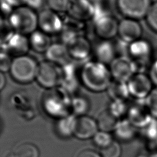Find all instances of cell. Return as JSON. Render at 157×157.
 <instances>
[{"instance_id": "obj_1", "label": "cell", "mask_w": 157, "mask_h": 157, "mask_svg": "<svg viewBox=\"0 0 157 157\" xmlns=\"http://www.w3.org/2000/svg\"><path fill=\"white\" fill-rule=\"evenodd\" d=\"M79 77L85 88L96 93L107 90L112 78L109 67L96 60L84 64Z\"/></svg>"}, {"instance_id": "obj_2", "label": "cell", "mask_w": 157, "mask_h": 157, "mask_svg": "<svg viewBox=\"0 0 157 157\" xmlns=\"http://www.w3.org/2000/svg\"><path fill=\"white\" fill-rule=\"evenodd\" d=\"M71 94L61 86L48 89L43 95L42 105L50 116L60 118L71 113Z\"/></svg>"}, {"instance_id": "obj_3", "label": "cell", "mask_w": 157, "mask_h": 157, "mask_svg": "<svg viewBox=\"0 0 157 157\" xmlns=\"http://www.w3.org/2000/svg\"><path fill=\"white\" fill-rule=\"evenodd\" d=\"M7 20L15 33L25 36L31 34L38 27V15L25 6L15 8Z\"/></svg>"}, {"instance_id": "obj_4", "label": "cell", "mask_w": 157, "mask_h": 157, "mask_svg": "<svg viewBox=\"0 0 157 157\" xmlns=\"http://www.w3.org/2000/svg\"><path fill=\"white\" fill-rule=\"evenodd\" d=\"M129 57L133 61L136 73H145L150 67L153 62L152 46L146 39H139L128 45Z\"/></svg>"}, {"instance_id": "obj_5", "label": "cell", "mask_w": 157, "mask_h": 157, "mask_svg": "<svg viewBox=\"0 0 157 157\" xmlns=\"http://www.w3.org/2000/svg\"><path fill=\"white\" fill-rule=\"evenodd\" d=\"M38 65L36 61L26 55L15 57L10 73L12 78L20 83H28L36 78Z\"/></svg>"}, {"instance_id": "obj_6", "label": "cell", "mask_w": 157, "mask_h": 157, "mask_svg": "<svg viewBox=\"0 0 157 157\" xmlns=\"http://www.w3.org/2000/svg\"><path fill=\"white\" fill-rule=\"evenodd\" d=\"M36 80L47 90L61 86L63 80L61 66L48 60L40 62L38 65Z\"/></svg>"}, {"instance_id": "obj_7", "label": "cell", "mask_w": 157, "mask_h": 157, "mask_svg": "<svg viewBox=\"0 0 157 157\" xmlns=\"http://www.w3.org/2000/svg\"><path fill=\"white\" fill-rule=\"evenodd\" d=\"M152 3L151 0H117L121 13L125 18L137 20L145 18Z\"/></svg>"}, {"instance_id": "obj_8", "label": "cell", "mask_w": 157, "mask_h": 157, "mask_svg": "<svg viewBox=\"0 0 157 157\" xmlns=\"http://www.w3.org/2000/svg\"><path fill=\"white\" fill-rule=\"evenodd\" d=\"M130 96L136 100H145L155 87L148 74L135 73L127 82Z\"/></svg>"}, {"instance_id": "obj_9", "label": "cell", "mask_w": 157, "mask_h": 157, "mask_svg": "<svg viewBox=\"0 0 157 157\" xmlns=\"http://www.w3.org/2000/svg\"><path fill=\"white\" fill-rule=\"evenodd\" d=\"M109 69L113 80L127 82L136 73L133 61L127 56H117L109 64Z\"/></svg>"}, {"instance_id": "obj_10", "label": "cell", "mask_w": 157, "mask_h": 157, "mask_svg": "<svg viewBox=\"0 0 157 157\" xmlns=\"http://www.w3.org/2000/svg\"><path fill=\"white\" fill-rule=\"evenodd\" d=\"M38 27L40 30L49 34H55L62 31L64 21L58 13L50 9L40 10L38 14Z\"/></svg>"}, {"instance_id": "obj_11", "label": "cell", "mask_w": 157, "mask_h": 157, "mask_svg": "<svg viewBox=\"0 0 157 157\" xmlns=\"http://www.w3.org/2000/svg\"><path fill=\"white\" fill-rule=\"evenodd\" d=\"M127 118L139 129L147 126L153 119L144 100H137L129 105Z\"/></svg>"}, {"instance_id": "obj_12", "label": "cell", "mask_w": 157, "mask_h": 157, "mask_svg": "<svg viewBox=\"0 0 157 157\" xmlns=\"http://www.w3.org/2000/svg\"><path fill=\"white\" fill-rule=\"evenodd\" d=\"M142 34V28L137 20L124 18L119 21L118 35L127 44L140 39Z\"/></svg>"}, {"instance_id": "obj_13", "label": "cell", "mask_w": 157, "mask_h": 157, "mask_svg": "<svg viewBox=\"0 0 157 157\" xmlns=\"http://www.w3.org/2000/svg\"><path fill=\"white\" fill-rule=\"evenodd\" d=\"M94 31L102 40H110L118 35L119 21L109 14L94 20Z\"/></svg>"}, {"instance_id": "obj_14", "label": "cell", "mask_w": 157, "mask_h": 157, "mask_svg": "<svg viewBox=\"0 0 157 157\" xmlns=\"http://www.w3.org/2000/svg\"><path fill=\"white\" fill-rule=\"evenodd\" d=\"M29 38L25 35L14 33L4 44H1V50L15 57L26 55L30 48Z\"/></svg>"}, {"instance_id": "obj_15", "label": "cell", "mask_w": 157, "mask_h": 157, "mask_svg": "<svg viewBox=\"0 0 157 157\" xmlns=\"http://www.w3.org/2000/svg\"><path fill=\"white\" fill-rule=\"evenodd\" d=\"M67 12L72 19L81 22L93 18L95 7L87 0H72Z\"/></svg>"}, {"instance_id": "obj_16", "label": "cell", "mask_w": 157, "mask_h": 157, "mask_svg": "<svg viewBox=\"0 0 157 157\" xmlns=\"http://www.w3.org/2000/svg\"><path fill=\"white\" fill-rule=\"evenodd\" d=\"M67 47L71 58L78 61L87 59L92 50L90 41L82 35L74 38Z\"/></svg>"}, {"instance_id": "obj_17", "label": "cell", "mask_w": 157, "mask_h": 157, "mask_svg": "<svg viewBox=\"0 0 157 157\" xmlns=\"http://www.w3.org/2000/svg\"><path fill=\"white\" fill-rule=\"evenodd\" d=\"M99 131L96 120L86 115L77 117L74 136L78 139L86 140L93 138Z\"/></svg>"}, {"instance_id": "obj_18", "label": "cell", "mask_w": 157, "mask_h": 157, "mask_svg": "<svg viewBox=\"0 0 157 157\" xmlns=\"http://www.w3.org/2000/svg\"><path fill=\"white\" fill-rule=\"evenodd\" d=\"M47 60L62 66L71 59L67 47L62 42L52 43L45 53Z\"/></svg>"}, {"instance_id": "obj_19", "label": "cell", "mask_w": 157, "mask_h": 157, "mask_svg": "<svg viewBox=\"0 0 157 157\" xmlns=\"http://www.w3.org/2000/svg\"><path fill=\"white\" fill-rule=\"evenodd\" d=\"M94 55L96 60L105 64H110L117 57L116 48L110 40H103L95 47Z\"/></svg>"}, {"instance_id": "obj_20", "label": "cell", "mask_w": 157, "mask_h": 157, "mask_svg": "<svg viewBox=\"0 0 157 157\" xmlns=\"http://www.w3.org/2000/svg\"><path fill=\"white\" fill-rule=\"evenodd\" d=\"M29 40L31 48L39 53H45L52 44L50 35L40 29L31 33Z\"/></svg>"}, {"instance_id": "obj_21", "label": "cell", "mask_w": 157, "mask_h": 157, "mask_svg": "<svg viewBox=\"0 0 157 157\" xmlns=\"http://www.w3.org/2000/svg\"><path fill=\"white\" fill-rule=\"evenodd\" d=\"M77 117L72 113L58 118L56 125V131L61 137L68 138L74 135Z\"/></svg>"}, {"instance_id": "obj_22", "label": "cell", "mask_w": 157, "mask_h": 157, "mask_svg": "<svg viewBox=\"0 0 157 157\" xmlns=\"http://www.w3.org/2000/svg\"><path fill=\"white\" fill-rule=\"evenodd\" d=\"M137 129L127 118L120 119L114 130L116 137L121 141L132 140L137 134Z\"/></svg>"}, {"instance_id": "obj_23", "label": "cell", "mask_w": 157, "mask_h": 157, "mask_svg": "<svg viewBox=\"0 0 157 157\" xmlns=\"http://www.w3.org/2000/svg\"><path fill=\"white\" fill-rule=\"evenodd\" d=\"M107 91L112 101H126L130 96L127 82L113 79L107 88Z\"/></svg>"}, {"instance_id": "obj_24", "label": "cell", "mask_w": 157, "mask_h": 157, "mask_svg": "<svg viewBox=\"0 0 157 157\" xmlns=\"http://www.w3.org/2000/svg\"><path fill=\"white\" fill-rule=\"evenodd\" d=\"M119 119L114 116L109 109L102 111L96 120L99 130L111 132L114 131L119 121Z\"/></svg>"}, {"instance_id": "obj_25", "label": "cell", "mask_w": 157, "mask_h": 157, "mask_svg": "<svg viewBox=\"0 0 157 157\" xmlns=\"http://www.w3.org/2000/svg\"><path fill=\"white\" fill-rule=\"evenodd\" d=\"M141 130L147 144V149L157 150V120L153 118L147 126Z\"/></svg>"}, {"instance_id": "obj_26", "label": "cell", "mask_w": 157, "mask_h": 157, "mask_svg": "<svg viewBox=\"0 0 157 157\" xmlns=\"http://www.w3.org/2000/svg\"><path fill=\"white\" fill-rule=\"evenodd\" d=\"M90 109L88 99L81 96H75L71 100V113L77 117L85 115Z\"/></svg>"}, {"instance_id": "obj_27", "label": "cell", "mask_w": 157, "mask_h": 157, "mask_svg": "<svg viewBox=\"0 0 157 157\" xmlns=\"http://www.w3.org/2000/svg\"><path fill=\"white\" fill-rule=\"evenodd\" d=\"M15 157H39L38 147L30 142H23L17 145L13 152Z\"/></svg>"}, {"instance_id": "obj_28", "label": "cell", "mask_w": 157, "mask_h": 157, "mask_svg": "<svg viewBox=\"0 0 157 157\" xmlns=\"http://www.w3.org/2000/svg\"><path fill=\"white\" fill-rule=\"evenodd\" d=\"M92 139L94 144L101 150L109 146L114 140L110 132L101 130H99Z\"/></svg>"}, {"instance_id": "obj_29", "label": "cell", "mask_w": 157, "mask_h": 157, "mask_svg": "<svg viewBox=\"0 0 157 157\" xmlns=\"http://www.w3.org/2000/svg\"><path fill=\"white\" fill-rule=\"evenodd\" d=\"M129 105L127 104L126 101H112L110 103L109 110V111L119 120L122 119L124 115H127Z\"/></svg>"}, {"instance_id": "obj_30", "label": "cell", "mask_w": 157, "mask_h": 157, "mask_svg": "<svg viewBox=\"0 0 157 157\" xmlns=\"http://www.w3.org/2000/svg\"><path fill=\"white\" fill-rule=\"evenodd\" d=\"M71 0H46L48 9L57 13L67 12Z\"/></svg>"}, {"instance_id": "obj_31", "label": "cell", "mask_w": 157, "mask_h": 157, "mask_svg": "<svg viewBox=\"0 0 157 157\" xmlns=\"http://www.w3.org/2000/svg\"><path fill=\"white\" fill-rule=\"evenodd\" d=\"M153 118L157 120V86H155L144 100Z\"/></svg>"}, {"instance_id": "obj_32", "label": "cell", "mask_w": 157, "mask_h": 157, "mask_svg": "<svg viewBox=\"0 0 157 157\" xmlns=\"http://www.w3.org/2000/svg\"><path fill=\"white\" fill-rule=\"evenodd\" d=\"M102 157H120L122 154V148L120 144L115 140L107 147L101 149Z\"/></svg>"}, {"instance_id": "obj_33", "label": "cell", "mask_w": 157, "mask_h": 157, "mask_svg": "<svg viewBox=\"0 0 157 157\" xmlns=\"http://www.w3.org/2000/svg\"><path fill=\"white\" fill-rule=\"evenodd\" d=\"M145 18L148 26L157 33V1L152 3Z\"/></svg>"}, {"instance_id": "obj_34", "label": "cell", "mask_w": 157, "mask_h": 157, "mask_svg": "<svg viewBox=\"0 0 157 157\" xmlns=\"http://www.w3.org/2000/svg\"><path fill=\"white\" fill-rule=\"evenodd\" d=\"M15 31L12 28L7 20H1V45L4 44L10 38Z\"/></svg>"}, {"instance_id": "obj_35", "label": "cell", "mask_w": 157, "mask_h": 157, "mask_svg": "<svg viewBox=\"0 0 157 157\" xmlns=\"http://www.w3.org/2000/svg\"><path fill=\"white\" fill-rule=\"evenodd\" d=\"M13 59L11 56L5 51H1L0 53V70L1 72L5 73L10 71Z\"/></svg>"}, {"instance_id": "obj_36", "label": "cell", "mask_w": 157, "mask_h": 157, "mask_svg": "<svg viewBox=\"0 0 157 157\" xmlns=\"http://www.w3.org/2000/svg\"><path fill=\"white\" fill-rule=\"evenodd\" d=\"M155 86H157V59L153 61L148 74Z\"/></svg>"}, {"instance_id": "obj_37", "label": "cell", "mask_w": 157, "mask_h": 157, "mask_svg": "<svg viewBox=\"0 0 157 157\" xmlns=\"http://www.w3.org/2000/svg\"><path fill=\"white\" fill-rule=\"evenodd\" d=\"M44 3V0H26L25 6L35 11L41 9Z\"/></svg>"}, {"instance_id": "obj_38", "label": "cell", "mask_w": 157, "mask_h": 157, "mask_svg": "<svg viewBox=\"0 0 157 157\" xmlns=\"http://www.w3.org/2000/svg\"><path fill=\"white\" fill-rule=\"evenodd\" d=\"M1 10L3 15L7 17V18L10 15V13L13 10L14 8L12 7L9 3H7L5 0H1Z\"/></svg>"}, {"instance_id": "obj_39", "label": "cell", "mask_w": 157, "mask_h": 157, "mask_svg": "<svg viewBox=\"0 0 157 157\" xmlns=\"http://www.w3.org/2000/svg\"><path fill=\"white\" fill-rule=\"evenodd\" d=\"M77 157H102V156L101 153H99L94 150L86 149L81 151Z\"/></svg>"}, {"instance_id": "obj_40", "label": "cell", "mask_w": 157, "mask_h": 157, "mask_svg": "<svg viewBox=\"0 0 157 157\" xmlns=\"http://www.w3.org/2000/svg\"><path fill=\"white\" fill-rule=\"evenodd\" d=\"M136 157H157V150L147 149L137 154Z\"/></svg>"}, {"instance_id": "obj_41", "label": "cell", "mask_w": 157, "mask_h": 157, "mask_svg": "<svg viewBox=\"0 0 157 157\" xmlns=\"http://www.w3.org/2000/svg\"><path fill=\"white\" fill-rule=\"evenodd\" d=\"M5 1L14 9L20 6H25V1H26V0H5Z\"/></svg>"}, {"instance_id": "obj_42", "label": "cell", "mask_w": 157, "mask_h": 157, "mask_svg": "<svg viewBox=\"0 0 157 157\" xmlns=\"http://www.w3.org/2000/svg\"><path fill=\"white\" fill-rule=\"evenodd\" d=\"M87 1H88L90 3H91L94 6L95 9L103 6L104 0H87Z\"/></svg>"}, {"instance_id": "obj_43", "label": "cell", "mask_w": 157, "mask_h": 157, "mask_svg": "<svg viewBox=\"0 0 157 157\" xmlns=\"http://www.w3.org/2000/svg\"><path fill=\"white\" fill-rule=\"evenodd\" d=\"M6 82V77H5L4 73L1 72V74H0V89H1V90H2L4 88V87L5 86Z\"/></svg>"}]
</instances>
